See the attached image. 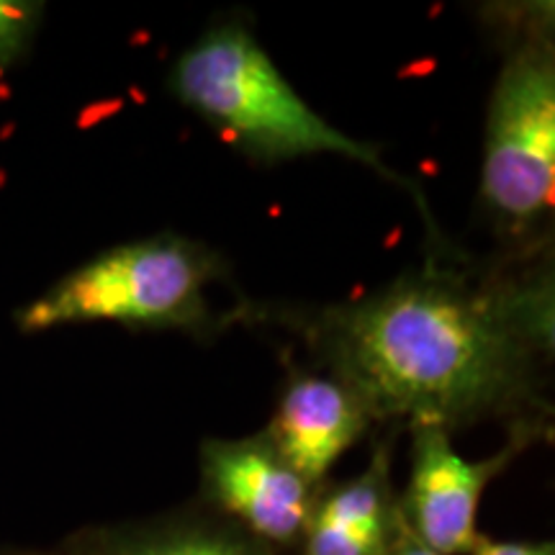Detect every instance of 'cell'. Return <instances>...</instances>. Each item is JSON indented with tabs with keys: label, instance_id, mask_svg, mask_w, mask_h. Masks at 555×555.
<instances>
[{
	"label": "cell",
	"instance_id": "obj_13",
	"mask_svg": "<svg viewBox=\"0 0 555 555\" xmlns=\"http://www.w3.org/2000/svg\"><path fill=\"white\" fill-rule=\"evenodd\" d=\"M0 555H67L65 551L60 553H24V551H0Z\"/></svg>",
	"mask_w": 555,
	"mask_h": 555
},
{
	"label": "cell",
	"instance_id": "obj_2",
	"mask_svg": "<svg viewBox=\"0 0 555 555\" xmlns=\"http://www.w3.org/2000/svg\"><path fill=\"white\" fill-rule=\"evenodd\" d=\"M168 86L180 106L255 163L337 155L409 189L425 206L420 191L388 168L378 147L345 134L311 108L245 26L219 24L201 34L172 62Z\"/></svg>",
	"mask_w": 555,
	"mask_h": 555
},
{
	"label": "cell",
	"instance_id": "obj_4",
	"mask_svg": "<svg viewBox=\"0 0 555 555\" xmlns=\"http://www.w3.org/2000/svg\"><path fill=\"white\" fill-rule=\"evenodd\" d=\"M555 193V47L551 5L506 50L483 127L481 201L504 237L525 242L551 221Z\"/></svg>",
	"mask_w": 555,
	"mask_h": 555
},
{
	"label": "cell",
	"instance_id": "obj_6",
	"mask_svg": "<svg viewBox=\"0 0 555 555\" xmlns=\"http://www.w3.org/2000/svg\"><path fill=\"white\" fill-rule=\"evenodd\" d=\"M201 489L221 517L262 543H301L317 489L291 468L262 433L234 440H204L198 453Z\"/></svg>",
	"mask_w": 555,
	"mask_h": 555
},
{
	"label": "cell",
	"instance_id": "obj_7",
	"mask_svg": "<svg viewBox=\"0 0 555 555\" xmlns=\"http://www.w3.org/2000/svg\"><path fill=\"white\" fill-rule=\"evenodd\" d=\"M378 425L352 386L327 371L291 367L266 427L291 468L317 489L347 450Z\"/></svg>",
	"mask_w": 555,
	"mask_h": 555
},
{
	"label": "cell",
	"instance_id": "obj_3",
	"mask_svg": "<svg viewBox=\"0 0 555 555\" xmlns=\"http://www.w3.org/2000/svg\"><path fill=\"white\" fill-rule=\"evenodd\" d=\"M227 275L217 249L183 234L124 242L82 262L24 304L13 324L24 335L69 324H124L206 337L219 327L211 288Z\"/></svg>",
	"mask_w": 555,
	"mask_h": 555
},
{
	"label": "cell",
	"instance_id": "obj_1",
	"mask_svg": "<svg viewBox=\"0 0 555 555\" xmlns=\"http://www.w3.org/2000/svg\"><path fill=\"white\" fill-rule=\"evenodd\" d=\"M551 258L468 273L437 258L352 301L283 314L311 356L352 386L376 422L453 433L486 420L551 425L543 365L553 358Z\"/></svg>",
	"mask_w": 555,
	"mask_h": 555
},
{
	"label": "cell",
	"instance_id": "obj_11",
	"mask_svg": "<svg viewBox=\"0 0 555 555\" xmlns=\"http://www.w3.org/2000/svg\"><path fill=\"white\" fill-rule=\"evenodd\" d=\"M470 555H555L553 543H512V540H486L474 547Z\"/></svg>",
	"mask_w": 555,
	"mask_h": 555
},
{
	"label": "cell",
	"instance_id": "obj_5",
	"mask_svg": "<svg viewBox=\"0 0 555 555\" xmlns=\"http://www.w3.org/2000/svg\"><path fill=\"white\" fill-rule=\"evenodd\" d=\"M412 429V474L401 499L406 530L437 555H470L481 543L476 530L483 489L499 470L543 437V429H509V446L483 461H468L450 442V433L435 425Z\"/></svg>",
	"mask_w": 555,
	"mask_h": 555
},
{
	"label": "cell",
	"instance_id": "obj_8",
	"mask_svg": "<svg viewBox=\"0 0 555 555\" xmlns=\"http://www.w3.org/2000/svg\"><path fill=\"white\" fill-rule=\"evenodd\" d=\"M404 527L388 476V442H384L363 474L327 494H317L301 538V555H384Z\"/></svg>",
	"mask_w": 555,
	"mask_h": 555
},
{
	"label": "cell",
	"instance_id": "obj_9",
	"mask_svg": "<svg viewBox=\"0 0 555 555\" xmlns=\"http://www.w3.org/2000/svg\"><path fill=\"white\" fill-rule=\"evenodd\" d=\"M62 551L67 555H278L275 547L221 515H176L86 530Z\"/></svg>",
	"mask_w": 555,
	"mask_h": 555
},
{
	"label": "cell",
	"instance_id": "obj_12",
	"mask_svg": "<svg viewBox=\"0 0 555 555\" xmlns=\"http://www.w3.org/2000/svg\"><path fill=\"white\" fill-rule=\"evenodd\" d=\"M384 555H437V553H433L429 547L422 545L420 540H416L412 532L404 527V532H401V535L393 540L391 545H388V551Z\"/></svg>",
	"mask_w": 555,
	"mask_h": 555
},
{
	"label": "cell",
	"instance_id": "obj_10",
	"mask_svg": "<svg viewBox=\"0 0 555 555\" xmlns=\"http://www.w3.org/2000/svg\"><path fill=\"white\" fill-rule=\"evenodd\" d=\"M44 11L47 5L39 0H0V75L31 52Z\"/></svg>",
	"mask_w": 555,
	"mask_h": 555
}]
</instances>
